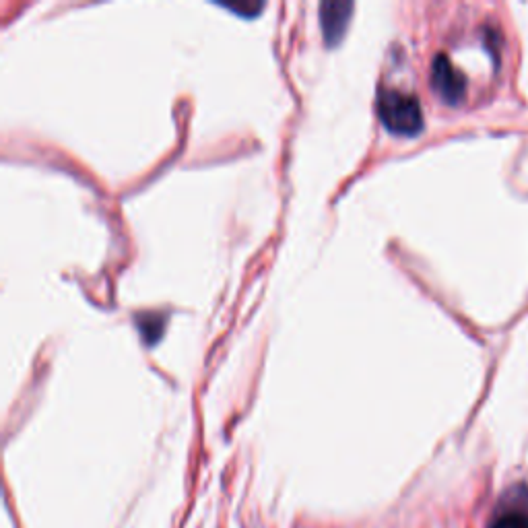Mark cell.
I'll return each mask as SVG.
<instances>
[{
    "instance_id": "obj_2",
    "label": "cell",
    "mask_w": 528,
    "mask_h": 528,
    "mask_svg": "<svg viewBox=\"0 0 528 528\" xmlns=\"http://www.w3.org/2000/svg\"><path fill=\"white\" fill-rule=\"evenodd\" d=\"M353 13L351 3H339V0H326V3L320 5V25L324 31V40L326 44L335 46L341 42L343 33L349 25Z\"/></svg>"
},
{
    "instance_id": "obj_1",
    "label": "cell",
    "mask_w": 528,
    "mask_h": 528,
    "mask_svg": "<svg viewBox=\"0 0 528 528\" xmlns=\"http://www.w3.org/2000/svg\"><path fill=\"white\" fill-rule=\"evenodd\" d=\"M378 114L394 135L413 137L423 128V112L417 97L399 89H382L378 93Z\"/></svg>"
},
{
    "instance_id": "obj_4",
    "label": "cell",
    "mask_w": 528,
    "mask_h": 528,
    "mask_svg": "<svg viewBox=\"0 0 528 528\" xmlns=\"http://www.w3.org/2000/svg\"><path fill=\"white\" fill-rule=\"evenodd\" d=\"M489 528H528V516L518 510H510L495 518Z\"/></svg>"
},
{
    "instance_id": "obj_3",
    "label": "cell",
    "mask_w": 528,
    "mask_h": 528,
    "mask_svg": "<svg viewBox=\"0 0 528 528\" xmlns=\"http://www.w3.org/2000/svg\"><path fill=\"white\" fill-rule=\"evenodd\" d=\"M432 81L446 102H456L465 93V77L454 69L446 56H436L432 66Z\"/></svg>"
}]
</instances>
